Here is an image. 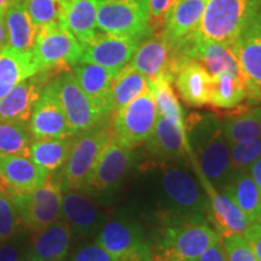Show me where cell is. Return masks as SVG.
<instances>
[{"mask_svg": "<svg viewBox=\"0 0 261 261\" xmlns=\"http://www.w3.org/2000/svg\"><path fill=\"white\" fill-rule=\"evenodd\" d=\"M185 128L190 156L196 160L197 171L215 190L221 191L234 174L221 121L214 115L196 114L185 120Z\"/></svg>", "mask_w": 261, "mask_h": 261, "instance_id": "cell-1", "label": "cell"}, {"mask_svg": "<svg viewBox=\"0 0 261 261\" xmlns=\"http://www.w3.org/2000/svg\"><path fill=\"white\" fill-rule=\"evenodd\" d=\"M156 237L152 261H195L221 240L207 220H162Z\"/></svg>", "mask_w": 261, "mask_h": 261, "instance_id": "cell-2", "label": "cell"}, {"mask_svg": "<svg viewBox=\"0 0 261 261\" xmlns=\"http://www.w3.org/2000/svg\"><path fill=\"white\" fill-rule=\"evenodd\" d=\"M161 167L162 190L169 205L162 220L210 221V200L195 178L174 162H163Z\"/></svg>", "mask_w": 261, "mask_h": 261, "instance_id": "cell-3", "label": "cell"}, {"mask_svg": "<svg viewBox=\"0 0 261 261\" xmlns=\"http://www.w3.org/2000/svg\"><path fill=\"white\" fill-rule=\"evenodd\" d=\"M260 6L261 0H208L200 24L188 38L230 46Z\"/></svg>", "mask_w": 261, "mask_h": 261, "instance_id": "cell-4", "label": "cell"}, {"mask_svg": "<svg viewBox=\"0 0 261 261\" xmlns=\"http://www.w3.org/2000/svg\"><path fill=\"white\" fill-rule=\"evenodd\" d=\"M108 122L75 136L67 162L58 174L62 191L84 190L104 146L112 138Z\"/></svg>", "mask_w": 261, "mask_h": 261, "instance_id": "cell-5", "label": "cell"}, {"mask_svg": "<svg viewBox=\"0 0 261 261\" xmlns=\"http://www.w3.org/2000/svg\"><path fill=\"white\" fill-rule=\"evenodd\" d=\"M97 28L108 34L145 40L154 34L149 0H98Z\"/></svg>", "mask_w": 261, "mask_h": 261, "instance_id": "cell-6", "label": "cell"}, {"mask_svg": "<svg viewBox=\"0 0 261 261\" xmlns=\"http://www.w3.org/2000/svg\"><path fill=\"white\" fill-rule=\"evenodd\" d=\"M136 162V154L117 142L109 139L91 173L84 190L96 201H109L121 188L123 180Z\"/></svg>", "mask_w": 261, "mask_h": 261, "instance_id": "cell-7", "label": "cell"}, {"mask_svg": "<svg viewBox=\"0 0 261 261\" xmlns=\"http://www.w3.org/2000/svg\"><path fill=\"white\" fill-rule=\"evenodd\" d=\"M83 45L61 23L40 27L32 50L39 71H67L80 62Z\"/></svg>", "mask_w": 261, "mask_h": 261, "instance_id": "cell-8", "label": "cell"}, {"mask_svg": "<svg viewBox=\"0 0 261 261\" xmlns=\"http://www.w3.org/2000/svg\"><path fill=\"white\" fill-rule=\"evenodd\" d=\"M62 195L58 174L50 175L46 181L34 190L10 195L22 227L29 232L54 224L62 218Z\"/></svg>", "mask_w": 261, "mask_h": 261, "instance_id": "cell-9", "label": "cell"}, {"mask_svg": "<svg viewBox=\"0 0 261 261\" xmlns=\"http://www.w3.org/2000/svg\"><path fill=\"white\" fill-rule=\"evenodd\" d=\"M94 243L109 252L117 261H152L151 244L143 228L123 218L103 223Z\"/></svg>", "mask_w": 261, "mask_h": 261, "instance_id": "cell-10", "label": "cell"}, {"mask_svg": "<svg viewBox=\"0 0 261 261\" xmlns=\"http://www.w3.org/2000/svg\"><path fill=\"white\" fill-rule=\"evenodd\" d=\"M189 58L160 33H154L140 42L136 54L128 63L129 67L143 74L149 81L168 77L174 81L179 68Z\"/></svg>", "mask_w": 261, "mask_h": 261, "instance_id": "cell-11", "label": "cell"}, {"mask_svg": "<svg viewBox=\"0 0 261 261\" xmlns=\"http://www.w3.org/2000/svg\"><path fill=\"white\" fill-rule=\"evenodd\" d=\"M113 116V138L129 149L143 144L151 135L158 119V109L150 90Z\"/></svg>", "mask_w": 261, "mask_h": 261, "instance_id": "cell-12", "label": "cell"}, {"mask_svg": "<svg viewBox=\"0 0 261 261\" xmlns=\"http://www.w3.org/2000/svg\"><path fill=\"white\" fill-rule=\"evenodd\" d=\"M56 81L62 108L75 136L108 122L107 117L81 90L71 71H63Z\"/></svg>", "mask_w": 261, "mask_h": 261, "instance_id": "cell-13", "label": "cell"}, {"mask_svg": "<svg viewBox=\"0 0 261 261\" xmlns=\"http://www.w3.org/2000/svg\"><path fill=\"white\" fill-rule=\"evenodd\" d=\"M33 139L74 137L58 96L56 79L44 87L28 121Z\"/></svg>", "mask_w": 261, "mask_h": 261, "instance_id": "cell-14", "label": "cell"}, {"mask_svg": "<svg viewBox=\"0 0 261 261\" xmlns=\"http://www.w3.org/2000/svg\"><path fill=\"white\" fill-rule=\"evenodd\" d=\"M139 38L120 37V35L97 33L83 46L81 63H93L119 74L127 67L136 54L140 42Z\"/></svg>", "mask_w": 261, "mask_h": 261, "instance_id": "cell-15", "label": "cell"}, {"mask_svg": "<svg viewBox=\"0 0 261 261\" xmlns=\"http://www.w3.org/2000/svg\"><path fill=\"white\" fill-rule=\"evenodd\" d=\"M145 150L163 162L185 163L190 155L185 123L158 115L151 135L144 142Z\"/></svg>", "mask_w": 261, "mask_h": 261, "instance_id": "cell-16", "label": "cell"}, {"mask_svg": "<svg viewBox=\"0 0 261 261\" xmlns=\"http://www.w3.org/2000/svg\"><path fill=\"white\" fill-rule=\"evenodd\" d=\"M73 236L87 237L97 233L104 223V214L97 201L85 190H68L62 195V218Z\"/></svg>", "mask_w": 261, "mask_h": 261, "instance_id": "cell-17", "label": "cell"}, {"mask_svg": "<svg viewBox=\"0 0 261 261\" xmlns=\"http://www.w3.org/2000/svg\"><path fill=\"white\" fill-rule=\"evenodd\" d=\"M50 71H39L16 85L6 96L0 99V120L28 122L35 103L50 83Z\"/></svg>", "mask_w": 261, "mask_h": 261, "instance_id": "cell-18", "label": "cell"}, {"mask_svg": "<svg viewBox=\"0 0 261 261\" xmlns=\"http://www.w3.org/2000/svg\"><path fill=\"white\" fill-rule=\"evenodd\" d=\"M175 46L184 57L200 62L212 77L220 74L243 76L236 57L228 45L187 38Z\"/></svg>", "mask_w": 261, "mask_h": 261, "instance_id": "cell-19", "label": "cell"}, {"mask_svg": "<svg viewBox=\"0 0 261 261\" xmlns=\"http://www.w3.org/2000/svg\"><path fill=\"white\" fill-rule=\"evenodd\" d=\"M230 47L244 80L261 84V6Z\"/></svg>", "mask_w": 261, "mask_h": 261, "instance_id": "cell-20", "label": "cell"}, {"mask_svg": "<svg viewBox=\"0 0 261 261\" xmlns=\"http://www.w3.org/2000/svg\"><path fill=\"white\" fill-rule=\"evenodd\" d=\"M50 174L29 158L0 155V184L9 195L23 194L41 187Z\"/></svg>", "mask_w": 261, "mask_h": 261, "instance_id": "cell-21", "label": "cell"}, {"mask_svg": "<svg viewBox=\"0 0 261 261\" xmlns=\"http://www.w3.org/2000/svg\"><path fill=\"white\" fill-rule=\"evenodd\" d=\"M198 172V171H197ZM200 174L202 184L204 185L205 194L210 200V223L214 225L215 230L220 237L231 236V234H243L249 223L244 217L238 205L228 197L224 191H218L212 187L210 181Z\"/></svg>", "mask_w": 261, "mask_h": 261, "instance_id": "cell-22", "label": "cell"}, {"mask_svg": "<svg viewBox=\"0 0 261 261\" xmlns=\"http://www.w3.org/2000/svg\"><path fill=\"white\" fill-rule=\"evenodd\" d=\"M71 233L63 219L31 233L29 261H63L69 252Z\"/></svg>", "mask_w": 261, "mask_h": 261, "instance_id": "cell-23", "label": "cell"}, {"mask_svg": "<svg viewBox=\"0 0 261 261\" xmlns=\"http://www.w3.org/2000/svg\"><path fill=\"white\" fill-rule=\"evenodd\" d=\"M71 74L85 94L92 100L104 116L110 117V91L116 73L93 63L79 62L71 68Z\"/></svg>", "mask_w": 261, "mask_h": 261, "instance_id": "cell-24", "label": "cell"}, {"mask_svg": "<svg viewBox=\"0 0 261 261\" xmlns=\"http://www.w3.org/2000/svg\"><path fill=\"white\" fill-rule=\"evenodd\" d=\"M208 0H177L165 16L161 34L173 45L180 44L197 29Z\"/></svg>", "mask_w": 261, "mask_h": 261, "instance_id": "cell-25", "label": "cell"}, {"mask_svg": "<svg viewBox=\"0 0 261 261\" xmlns=\"http://www.w3.org/2000/svg\"><path fill=\"white\" fill-rule=\"evenodd\" d=\"M181 99L188 106L201 108L210 104L212 76L200 62L187 60L174 77Z\"/></svg>", "mask_w": 261, "mask_h": 261, "instance_id": "cell-26", "label": "cell"}, {"mask_svg": "<svg viewBox=\"0 0 261 261\" xmlns=\"http://www.w3.org/2000/svg\"><path fill=\"white\" fill-rule=\"evenodd\" d=\"M98 0H65L62 25L86 45L97 34Z\"/></svg>", "mask_w": 261, "mask_h": 261, "instance_id": "cell-27", "label": "cell"}, {"mask_svg": "<svg viewBox=\"0 0 261 261\" xmlns=\"http://www.w3.org/2000/svg\"><path fill=\"white\" fill-rule=\"evenodd\" d=\"M5 24L8 32V47L21 54L32 52L39 28L29 17L24 0L15 2L6 10Z\"/></svg>", "mask_w": 261, "mask_h": 261, "instance_id": "cell-28", "label": "cell"}, {"mask_svg": "<svg viewBox=\"0 0 261 261\" xmlns=\"http://www.w3.org/2000/svg\"><path fill=\"white\" fill-rule=\"evenodd\" d=\"M238 205L248 223L259 221L261 217V196L248 169L237 171L223 190Z\"/></svg>", "mask_w": 261, "mask_h": 261, "instance_id": "cell-29", "label": "cell"}, {"mask_svg": "<svg viewBox=\"0 0 261 261\" xmlns=\"http://www.w3.org/2000/svg\"><path fill=\"white\" fill-rule=\"evenodd\" d=\"M39 73L32 52L21 54L6 47L0 51V99H3L16 85Z\"/></svg>", "mask_w": 261, "mask_h": 261, "instance_id": "cell-30", "label": "cell"}, {"mask_svg": "<svg viewBox=\"0 0 261 261\" xmlns=\"http://www.w3.org/2000/svg\"><path fill=\"white\" fill-rule=\"evenodd\" d=\"M74 137L52 139H34L31 146L29 159L44 168L50 175L60 174L69 156Z\"/></svg>", "mask_w": 261, "mask_h": 261, "instance_id": "cell-31", "label": "cell"}, {"mask_svg": "<svg viewBox=\"0 0 261 261\" xmlns=\"http://www.w3.org/2000/svg\"><path fill=\"white\" fill-rule=\"evenodd\" d=\"M150 81L143 74L127 65L116 75L110 91V112L112 115L123 107L149 91Z\"/></svg>", "mask_w": 261, "mask_h": 261, "instance_id": "cell-32", "label": "cell"}, {"mask_svg": "<svg viewBox=\"0 0 261 261\" xmlns=\"http://www.w3.org/2000/svg\"><path fill=\"white\" fill-rule=\"evenodd\" d=\"M247 98L243 76L220 74L212 77L210 104L217 109H233Z\"/></svg>", "mask_w": 261, "mask_h": 261, "instance_id": "cell-33", "label": "cell"}, {"mask_svg": "<svg viewBox=\"0 0 261 261\" xmlns=\"http://www.w3.org/2000/svg\"><path fill=\"white\" fill-rule=\"evenodd\" d=\"M221 125L228 145L259 138L261 129L259 110L252 108L233 112L224 117Z\"/></svg>", "mask_w": 261, "mask_h": 261, "instance_id": "cell-34", "label": "cell"}, {"mask_svg": "<svg viewBox=\"0 0 261 261\" xmlns=\"http://www.w3.org/2000/svg\"><path fill=\"white\" fill-rule=\"evenodd\" d=\"M33 140L28 122L0 120V155L29 158Z\"/></svg>", "mask_w": 261, "mask_h": 261, "instance_id": "cell-35", "label": "cell"}, {"mask_svg": "<svg viewBox=\"0 0 261 261\" xmlns=\"http://www.w3.org/2000/svg\"><path fill=\"white\" fill-rule=\"evenodd\" d=\"M173 81L168 77H159L150 81L149 90L155 100L158 115L166 116L175 121L185 123L184 110L179 103L177 94L173 89Z\"/></svg>", "mask_w": 261, "mask_h": 261, "instance_id": "cell-36", "label": "cell"}, {"mask_svg": "<svg viewBox=\"0 0 261 261\" xmlns=\"http://www.w3.org/2000/svg\"><path fill=\"white\" fill-rule=\"evenodd\" d=\"M64 4L65 0H24L29 17L38 28L54 23L62 24Z\"/></svg>", "mask_w": 261, "mask_h": 261, "instance_id": "cell-37", "label": "cell"}, {"mask_svg": "<svg viewBox=\"0 0 261 261\" xmlns=\"http://www.w3.org/2000/svg\"><path fill=\"white\" fill-rule=\"evenodd\" d=\"M21 230L24 228L19 221L14 201L5 188L0 184V243L14 237Z\"/></svg>", "mask_w": 261, "mask_h": 261, "instance_id": "cell-38", "label": "cell"}, {"mask_svg": "<svg viewBox=\"0 0 261 261\" xmlns=\"http://www.w3.org/2000/svg\"><path fill=\"white\" fill-rule=\"evenodd\" d=\"M261 156V138L230 145L231 168L234 172L248 169Z\"/></svg>", "mask_w": 261, "mask_h": 261, "instance_id": "cell-39", "label": "cell"}, {"mask_svg": "<svg viewBox=\"0 0 261 261\" xmlns=\"http://www.w3.org/2000/svg\"><path fill=\"white\" fill-rule=\"evenodd\" d=\"M31 232L21 230L5 242L0 243V261H29Z\"/></svg>", "mask_w": 261, "mask_h": 261, "instance_id": "cell-40", "label": "cell"}, {"mask_svg": "<svg viewBox=\"0 0 261 261\" xmlns=\"http://www.w3.org/2000/svg\"><path fill=\"white\" fill-rule=\"evenodd\" d=\"M220 242L226 261H257L252 247L243 234L221 237Z\"/></svg>", "mask_w": 261, "mask_h": 261, "instance_id": "cell-41", "label": "cell"}, {"mask_svg": "<svg viewBox=\"0 0 261 261\" xmlns=\"http://www.w3.org/2000/svg\"><path fill=\"white\" fill-rule=\"evenodd\" d=\"M70 261H117L109 252L104 248L98 246L97 243L87 244L79 248Z\"/></svg>", "mask_w": 261, "mask_h": 261, "instance_id": "cell-42", "label": "cell"}, {"mask_svg": "<svg viewBox=\"0 0 261 261\" xmlns=\"http://www.w3.org/2000/svg\"><path fill=\"white\" fill-rule=\"evenodd\" d=\"M175 2L177 0H149L150 25L152 31L158 32L159 29H161L166 14Z\"/></svg>", "mask_w": 261, "mask_h": 261, "instance_id": "cell-43", "label": "cell"}, {"mask_svg": "<svg viewBox=\"0 0 261 261\" xmlns=\"http://www.w3.org/2000/svg\"><path fill=\"white\" fill-rule=\"evenodd\" d=\"M243 236L252 247L257 261H261V226L259 221L250 224L243 232Z\"/></svg>", "mask_w": 261, "mask_h": 261, "instance_id": "cell-44", "label": "cell"}, {"mask_svg": "<svg viewBox=\"0 0 261 261\" xmlns=\"http://www.w3.org/2000/svg\"><path fill=\"white\" fill-rule=\"evenodd\" d=\"M195 261H226V257H225L224 249H223V246H221L220 241L219 242L214 243L213 246H211L200 257H197Z\"/></svg>", "mask_w": 261, "mask_h": 261, "instance_id": "cell-45", "label": "cell"}, {"mask_svg": "<svg viewBox=\"0 0 261 261\" xmlns=\"http://www.w3.org/2000/svg\"><path fill=\"white\" fill-rule=\"evenodd\" d=\"M247 97L254 102L261 103V84H255L252 81H246Z\"/></svg>", "mask_w": 261, "mask_h": 261, "instance_id": "cell-46", "label": "cell"}, {"mask_svg": "<svg viewBox=\"0 0 261 261\" xmlns=\"http://www.w3.org/2000/svg\"><path fill=\"white\" fill-rule=\"evenodd\" d=\"M248 171H249L250 175H252L253 180L255 181L256 187H257V189H259L260 196H261V156L256 160L255 162L253 163L252 166H250L249 168H248Z\"/></svg>", "mask_w": 261, "mask_h": 261, "instance_id": "cell-47", "label": "cell"}, {"mask_svg": "<svg viewBox=\"0 0 261 261\" xmlns=\"http://www.w3.org/2000/svg\"><path fill=\"white\" fill-rule=\"evenodd\" d=\"M8 47V32H6L5 15L0 14V51Z\"/></svg>", "mask_w": 261, "mask_h": 261, "instance_id": "cell-48", "label": "cell"}, {"mask_svg": "<svg viewBox=\"0 0 261 261\" xmlns=\"http://www.w3.org/2000/svg\"><path fill=\"white\" fill-rule=\"evenodd\" d=\"M15 2H18V0H0V14L5 15L6 10L14 4Z\"/></svg>", "mask_w": 261, "mask_h": 261, "instance_id": "cell-49", "label": "cell"}, {"mask_svg": "<svg viewBox=\"0 0 261 261\" xmlns=\"http://www.w3.org/2000/svg\"><path fill=\"white\" fill-rule=\"evenodd\" d=\"M257 110H259V115H260V121H261V107H257ZM260 138H261V129H260Z\"/></svg>", "mask_w": 261, "mask_h": 261, "instance_id": "cell-50", "label": "cell"}, {"mask_svg": "<svg viewBox=\"0 0 261 261\" xmlns=\"http://www.w3.org/2000/svg\"><path fill=\"white\" fill-rule=\"evenodd\" d=\"M259 224H260V226H261V217H260V219H259Z\"/></svg>", "mask_w": 261, "mask_h": 261, "instance_id": "cell-51", "label": "cell"}]
</instances>
